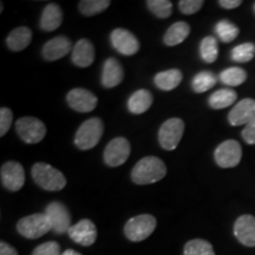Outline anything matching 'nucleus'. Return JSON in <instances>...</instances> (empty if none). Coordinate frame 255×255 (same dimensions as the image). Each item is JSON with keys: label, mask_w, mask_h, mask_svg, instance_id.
<instances>
[{"label": "nucleus", "mask_w": 255, "mask_h": 255, "mask_svg": "<svg viewBox=\"0 0 255 255\" xmlns=\"http://www.w3.org/2000/svg\"><path fill=\"white\" fill-rule=\"evenodd\" d=\"M167 174V167L161 158L146 156L138 161L131 171V180L139 186L158 182Z\"/></svg>", "instance_id": "f257e3e1"}, {"label": "nucleus", "mask_w": 255, "mask_h": 255, "mask_svg": "<svg viewBox=\"0 0 255 255\" xmlns=\"http://www.w3.org/2000/svg\"><path fill=\"white\" fill-rule=\"evenodd\" d=\"M31 174L34 182L47 191H59L66 186V178L62 171L47 163H36L31 169Z\"/></svg>", "instance_id": "f03ea898"}, {"label": "nucleus", "mask_w": 255, "mask_h": 255, "mask_svg": "<svg viewBox=\"0 0 255 255\" xmlns=\"http://www.w3.org/2000/svg\"><path fill=\"white\" fill-rule=\"evenodd\" d=\"M103 130L104 126L101 119L92 117V119L85 121L76 132L75 144L81 150H89V149L95 148L103 135Z\"/></svg>", "instance_id": "7ed1b4c3"}, {"label": "nucleus", "mask_w": 255, "mask_h": 255, "mask_svg": "<svg viewBox=\"0 0 255 255\" xmlns=\"http://www.w3.org/2000/svg\"><path fill=\"white\" fill-rule=\"evenodd\" d=\"M17 231L24 238L34 240V239L43 237L46 233L52 231V226H51L50 220L45 213L43 214L38 213V214L25 216L19 220L17 223Z\"/></svg>", "instance_id": "20e7f679"}, {"label": "nucleus", "mask_w": 255, "mask_h": 255, "mask_svg": "<svg viewBox=\"0 0 255 255\" xmlns=\"http://www.w3.org/2000/svg\"><path fill=\"white\" fill-rule=\"evenodd\" d=\"M157 226L156 219L150 214L137 215L124 226V234L132 242H141L154 233Z\"/></svg>", "instance_id": "39448f33"}, {"label": "nucleus", "mask_w": 255, "mask_h": 255, "mask_svg": "<svg viewBox=\"0 0 255 255\" xmlns=\"http://www.w3.org/2000/svg\"><path fill=\"white\" fill-rule=\"evenodd\" d=\"M17 133L25 143L36 144L43 141L46 135V127L36 117H21L15 123Z\"/></svg>", "instance_id": "423d86ee"}, {"label": "nucleus", "mask_w": 255, "mask_h": 255, "mask_svg": "<svg viewBox=\"0 0 255 255\" xmlns=\"http://www.w3.org/2000/svg\"><path fill=\"white\" fill-rule=\"evenodd\" d=\"M184 122L181 119L173 117L162 124L158 131V142L165 150H175L182 138Z\"/></svg>", "instance_id": "0eeeda50"}, {"label": "nucleus", "mask_w": 255, "mask_h": 255, "mask_svg": "<svg viewBox=\"0 0 255 255\" xmlns=\"http://www.w3.org/2000/svg\"><path fill=\"white\" fill-rule=\"evenodd\" d=\"M242 149L240 143L234 139H227L216 148L214 158L219 167L234 168L240 163Z\"/></svg>", "instance_id": "6e6552de"}, {"label": "nucleus", "mask_w": 255, "mask_h": 255, "mask_svg": "<svg viewBox=\"0 0 255 255\" xmlns=\"http://www.w3.org/2000/svg\"><path fill=\"white\" fill-rule=\"evenodd\" d=\"M131 146L127 138L116 137L108 143L104 150V162L109 167H120L129 158Z\"/></svg>", "instance_id": "1a4fd4ad"}, {"label": "nucleus", "mask_w": 255, "mask_h": 255, "mask_svg": "<svg viewBox=\"0 0 255 255\" xmlns=\"http://www.w3.org/2000/svg\"><path fill=\"white\" fill-rule=\"evenodd\" d=\"M1 183L9 191H18L25 183V171L23 165L15 161H8L1 165L0 171Z\"/></svg>", "instance_id": "9d476101"}, {"label": "nucleus", "mask_w": 255, "mask_h": 255, "mask_svg": "<svg viewBox=\"0 0 255 255\" xmlns=\"http://www.w3.org/2000/svg\"><path fill=\"white\" fill-rule=\"evenodd\" d=\"M45 214L50 220L52 231L56 234H64L69 232L71 226V215L68 208L60 202H51L46 207Z\"/></svg>", "instance_id": "9b49d317"}, {"label": "nucleus", "mask_w": 255, "mask_h": 255, "mask_svg": "<svg viewBox=\"0 0 255 255\" xmlns=\"http://www.w3.org/2000/svg\"><path fill=\"white\" fill-rule=\"evenodd\" d=\"M110 40L113 46L124 56H132L139 50V41L126 28H116L111 32Z\"/></svg>", "instance_id": "f8f14e48"}, {"label": "nucleus", "mask_w": 255, "mask_h": 255, "mask_svg": "<svg viewBox=\"0 0 255 255\" xmlns=\"http://www.w3.org/2000/svg\"><path fill=\"white\" fill-rule=\"evenodd\" d=\"M69 237L82 246H92L97 239V228L91 220L83 219L69 229Z\"/></svg>", "instance_id": "ddd939ff"}, {"label": "nucleus", "mask_w": 255, "mask_h": 255, "mask_svg": "<svg viewBox=\"0 0 255 255\" xmlns=\"http://www.w3.org/2000/svg\"><path fill=\"white\" fill-rule=\"evenodd\" d=\"M66 101L70 108L78 113H90L97 107V97L87 89H72L66 96Z\"/></svg>", "instance_id": "4468645a"}, {"label": "nucleus", "mask_w": 255, "mask_h": 255, "mask_svg": "<svg viewBox=\"0 0 255 255\" xmlns=\"http://www.w3.org/2000/svg\"><path fill=\"white\" fill-rule=\"evenodd\" d=\"M234 235L242 245L255 247V218L252 215H241L234 225Z\"/></svg>", "instance_id": "2eb2a0df"}, {"label": "nucleus", "mask_w": 255, "mask_h": 255, "mask_svg": "<svg viewBox=\"0 0 255 255\" xmlns=\"http://www.w3.org/2000/svg\"><path fill=\"white\" fill-rule=\"evenodd\" d=\"M255 117V101L245 98L239 102L228 115V121L232 126H244L248 124Z\"/></svg>", "instance_id": "dca6fc26"}, {"label": "nucleus", "mask_w": 255, "mask_h": 255, "mask_svg": "<svg viewBox=\"0 0 255 255\" xmlns=\"http://www.w3.org/2000/svg\"><path fill=\"white\" fill-rule=\"evenodd\" d=\"M71 41L69 38L58 36L50 39L43 47V57L49 62L60 59L65 57L71 51Z\"/></svg>", "instance_id": "f3484780"}, {"label": "nucleus", "mask_w": 255, "mask_h": 255, "mask_svg": "<svg viewBox=\"0 0 255 255\" xmlns=\"http://www.w3.org/2000/svg\"><path fill=\"white\" fill-rule=\"evenodd\" d=\"M72 63L79 68H88L95 60V47L88 39H81L72 49Z\"/></svg>", "instance_id": "a211bd4d"}, {"label": "nucleus", "mask_w": 255, "mask_h": 255, "mask_svg": "<svg viewBox=\"0 0 255 255\" xmlns=\"http://www.w3.org/2000/svg\"><path fill=\"white\" fill-rule=\"evenodd\" d=\"M124 72L122 65L117 62V59L109 58L105 60L102 72V84L104 88L111 89L120 85L123 81Z\"/></svg>", "instance_id": "6ab92c4d"}, {"label": "nucleus", "mask_w": 255, "mask_h": 255, "mask_svg": "<svg viewBox=\"0 0 255 255\" xmlns=\"http://www.w3.org/2000/svg\"><path fill=\"white\" fill-rule=\"evenodd\" d=\"M63 23L62 8L57 4H49L44 8L40 17V28L43 31L51 32L58 28Z\"/></svg>", "instance_id": "aec40b11"}, {"label": "nucleus", "mask_w": 255, "mask_h": 255, "mask_svg": "<svg viewBox=\"0 0 255 255\" xmlns=\"http://www.w3.org/2000/svg\"><path fill=\"white\" fill-rule=\"evenodd\" d=\"M31 40L32 32L30 28L26 26H20L9 32L7 39H6V44H7L9 50L19 52V51L26 49L30 45Z\"/></svg>", "instance_id": "412c9836"}, {"label": "nucleus", "mask_w": 255, "mask_h": 255, "mask_svg": "<svg viewBox=\"0 0 255 255\" xmlns=\"http://www.w3.org/2000/svg\"><path fill=\"white\" fill-rule=\"evenodd\" d=\"M182 78L183 75L182 72H181V70H165V71L158 72L157 75L155 76V85L159 89V90L171 91L180 85V83L182 82Z\"/></svg>", "instance_id": "4be33fe9"}, {"label": "nucleus", "mask_w": 255, "mask_h": 255, "mask_svg": "<svg viewBox=\"0 0 255 255\" xmlns=\"http://www.w3.org/2000/svg\"><path fill=\"white\" fill-rule=\"evenodd\" d=\"M152 105V95L148 90L141 89L130 96L128 100V109L131 114L141 115L149 110Z\"/></svg>", "instance_id": "5701e85b"}, {"label": "nucleus", "mask_w": 255, "mask_h": 255, "mask_svg": "<svg viewBox=\"0 0 255 255\" xmlns=\"http://www.w3.org/2000/svg\"><path fill=\"white\" fill-rule=\"evenodd\" d=\"M190 33V26L186 21H177L168 28L164 34V44L168 46H175L183 43Z\"/></svg>", "instance_id": "b1692460"}, {"label": "nucleus", "mask_w": 255, "mask_h": 255, "mask_svg": "<svg viewBox=\"0 0 255 255\" xmlns=\"http://www.w3.org/2000/svg\"><path fill=\"white\" fill-rule=\"evenodd\" d=\"M238 95L234 90L231 89H221L214 92L209 98V105L215 110L225 109V108L231 107V105L237 101Z\"/></svg>", "instance_id": "393cba45"}, {"label": "nucleus", "mask_w": 255, "mask_h": 255, "mask_svg": "<svg viewBox=\"0 0 255 255\" xmlns=\"http://www.w3.org/2000/svg\"><path fill=\"white\" fill-rule=\"evenodd\" d=\"M220 79L223 84L228 87H239L247 79V72L244 69L234 66V68L223 70L220 75Z\"/></svg>", "instance_id": "a878e982"}, {"label": "nucleus", "mask_w": 255, "mask_h": 255, "mask_svg": "<svg viewBox=\"0 0 255 255\" xmlns=\"http://www.w3.org/2000/svg\"><path fill=\"white\" fill-rule=\"evenodd\" d=\"M183 255H215L214 248L207 240L195 239L188 241L184 246Z\"/></svg>", "instance_id": "bb28decb"}, {"label": "nucleus", "mask_w": 255, "mask_h": 255, "mask_svg": "<svg viewBox=\"0 0 255 255\" xmlns=\"http://www.w3.org/2000/svg\"><path fill=\"white\" fill-rule=\"evenodd\" d=\"M200 55L206 63H214L218 59L219 46L214 37L208 36L203 38L200 45Z\"/></svg>", "instance_id": "cd10ccee"}, {"label": "nucleus", "mask_w": 255, "mask_h": 255, "mask_svg": "<svg viewBox=\"0 0 255 255\" xmlns=\"http://www.w3.org/2000/svg\"><path fill=\"white\" fill-rule=\"evenodd\" d=\"M110 4L109 0H82L79 1L78 8L84 15L91 17V15H96L105 11Z\"/></svg>", "instance_id": "c85d7f7f"}, {"label": "nucleus", "mask_w": 255, "mask_h": 255, "mask_svg": "<svg viewBox=\"0 0 255 255\" xmlns=\"http://www.w3.org/2000/svg\"><path fill=\"white\" fill-rule=\"evenodd\" d=\"M215 84H216L215 76L209 71L199 72L195 77L193 78V82H191L194 91L197 92V94L210 90V89L214 87Z\"/></svg>", "instance_id": "c756f323"}, {"label": "nucleus", "mask_w": 255, "mask_h": 255, "mask_svg": "<svg viewBox=\"0 0 255 255\" xmlns=\"http://www.w3.org/2000/svg\"><path fill=\"white\" fill-rule=\"evenodd\" d=\"M215 32L223 43H231L239 36V27L228 20H221L216 24Z\"/></svg>", "instance_id": "7c9ffc66"}, {"label": "nucleus", "mask_w": 255, "mask_h": 255, "mask_svg": "<svg viewBox=\"0 0 255 255\" xmlns=\"http://www.w3.org/2000/svg\"><path fill=\"white\" fill-rule=\"evenodd\" d=\"M255 56V45L253 43H244L232 50V59L238 63L251 62Z\"/></svg>", "instance_id": "2f4dec72"}, {"label": "nucleus", "mask_w": 255, "mask_h": 255, "mask_svg": "<svg viewBox=\"0 0 255 255\" xmlns=\"http://www.w3.org/2000/svg\"><path fill=\"white\" fill-rule=\"evenodd\" d=\"M146 5L156 17L162 19L169 18L173 12V2L169 0H148Z\"/></svg>", "instance_id": "473e14b6"}, {"label": "nucleus", "mask_w": 255, "mask_h": 255, "mask_svg": "<svg viewBox=\"0 0 255 255\" xmlns=\"http://www.w3.org/2000/svg\"><path fill=\"white\" fill-rule=\"evenodd\" d=\"M32 255H62L60 246L56 241H47L36 247L32 252Z\"/></svg>", "instance_id": "72a5a7b5"}, {"label": "nucleus", "mask_w": 255, "mask_h": 255, "mask_svg": "<svg viewBox=\"0 0 255 255\" xmlns=\"http://www.w3.org/2000/svg\"><path fill=\"white\" fill-rule=\"evenodd\" d=\"M205 2L202 0H181L178 2V7H180L181 12L183 14L190 15L196 13L197 11H200Z\"/></svg>", "instance_id": "f704fd0d"}, {"label": "nucleus", "mask_w": 255, "mask_h": 255, "mask_svg": "<svg viewBox=\"0 0 255 255\" xmlns=\"http://www.w3.org/2000/svg\"><path fill=\"white\" fill-rule=\"evenodd\" d=\"M13 122V114L8 108H1L0 110V136H5Z\"/></svg>", "instance_id": "c9c22d12"}, {"label": "nucleus", "mask_w": 255, "mask_h": 255, "mask_svg": "<svg viewBox=\"0 0 255 255\" xmlns=\"http://www.w3.org/2000/svg\"><path fill=\"white\" fill-rule=\"evenodd\" d=\"M242 137L248 144H255V117L250 123L246 124L244 131H242Z\"/></svg>", "instance_id": "e433bc0d"}, {"label": "nucleus", "mask_w": 255, "mask_h": 255, "mask_svg": "<svg viewBox=\"0 0 255 255\" xmlns=\"http://www.w3.org/2000/svg\"><path fill=\"white\" fill-rule=\"evenodd\" d=\"M0 255H18V252L7 242H0Z\"/></svg>", "instance_id": "4c0bfd02"}, {"label": "nucleus", "mask_w": 255, "mask_h": 255, "mask_svg": "<svg viewBox=\"0 0 255 255\" xmlns=\"http://www.w3.org/2000/svg\"><path fill=\"white\" fill-rule=\"evenodd\" d=\"M219 5L223 8L233 9L239 7V6L241 5V0H220Z\"/></svg>", "instance_id": "58836bf2"}, {"label": "nucleus", "mask_w": 255, "mask_h": 255, "mask_svg": "<svg viewBox=\"0 0 255 255\" xmlns=\"http://www.w3.org/2000/svg\"><path fill=\"white\" fill-rule=\"evenodd\" d=\"M62 255H82V254L78 253V252L73 251V250H66L65 252H63Z\"/></svg>", "instance_id": "ea45409f"}, {"label": "nucleus", "mask_w": 255, "mask_h": 255, "mask_svg": "<svg viewBox=\"0 0 255 255\" xmlns=\"http://www.w3.org/2000/svg\"><path fill=\"white\" fill-rule=\"evenodd\" d=\"M254 9H255V5H254Z\"/></svg>", "instance_id": "a19ab883"}]
</instances>
